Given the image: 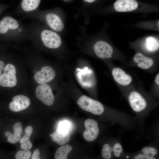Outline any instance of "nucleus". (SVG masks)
I'll return each instance as SVG.
<instances>
[{
	"label": "nucleus",
	"instance_id": "obj_8",
	"mask_svg": "<svg viewBox=\"0 0 159 159\" xmlns=\"http://www.w3.org/2000/svg\"><path fill=\"white\" fill-rule=\"evenodd\" d=\"M95 55L102 59L111 58L113 52L112 46L107 42L103 40L96 41L93 47Z\"/></svg>",
	"mask_w": 159,
	"mask_h": 159
},
{
	"label": "nucleus",
	"instance_id": "obj_1",
	"mask_svg": "<svg viewBox=\"0 0 159 159\" xmlns=\"http://www.w3.org/2000/svg\"><path fill=\"white\" fill-rule=\"evenodd\" d=\"M27 39H29V37L27 25L20 20L8 14L0 17V42Z\"/></svg>",
	"mask_w": 159,
	"mask_h": 159
},
{
	"label": "nucleus",
	"instance_id": "obj_7",
	"mask_svg": "<svg viewBox=\"0 0 159 159\" xmlns=\"http://www.w3.org/2000/svg\"><path fill=\"white\" fill-rule=\"evenodd\" d=\"M128 100L132 108L135 112H140L147 107L146 100L142 95L137 91L133 90L128 95Z\"/></svg>",
	"mask_w": 159,
	"mask_h": 159
},
{
	"label": "nucleus",
	"instance_id": "obj_28",
	"mask_svg": "<svg viewBox=\"0 0 159 159\" xmlns=\"http://www.w3.org/2000/svg\"><path fill=\"white\" fill-rule=\"evenodd\" d=\"M155 82L156 84L159 85V73H158L156 75L155 78Z\"/></svg>",
	"mask_w": 159,
	"mask_h": 159
},
{
	"label": "nucleus",
	"instance_id": "obj_20",
	"mask_svg": "<svg viewBox=\"0 0 159 159\" xmlns=\"http://www.w3.org/2000/svg\"><path fill=\"white\" fill-rule=\"evenodd\" d=\"M143 154L145 156V159H155L154 156L157 153V150L151 147H145L142 149Z\"/></svg>",
	"mask_w": 159,
	"mask_h": 159
},
{
	"label": "nucleus",
	"instance_id": "obj_30",
	"mask_svg": "<svg viewBox=\"0 0 159 159\" xmlns=\"http://www.w3.org/2000/svg\"><path fill=\"white\" fill-rule=\"evenodd\" d=\"M1 47H2V46H1V44L0 43V49H1Z\"/></svg>",
	"mask_w": 159,
	"mask_h": 159
},
{
	"label": "nucleus",
	"instance_id": "obj_11",
	"mask_svg": "<svg viewBox=\"0 0 159 159\" xmlns=\"http://www.w3.org/2000/svg\"><path fill=\"white\" fill-rule=\"evenodd\" d=\"M30 104V100L28 97L19 95L13 97L12 101L9 105V107L11 111L17 112L26 109Z\"/></svg>",
	"mask_w": 159,
	"mask_h": 159
},
{
	"label": "nucleus",
	"instance_id": "obj_5",
	"mask_svg": "<svg viewBox=\"0 0 159 159\" xmlns=\"http://www.w3.org/2000/svg\"><path fill=\"white\" fill-rule=\"evenodd\" d=\"M17 82L15 67L11 63L4 66L0 77V86L4 87H12L15 86Z\"/></svg>",
	"mask_w": 159,
	"mask_h": 159
},
{
	"label": "nucleus",
	"instance_id": "obj_3",
	"mask_svg": "<svg viewBox=\"0 0 159 159\" xmlns=\"http://www.w3.org/2000/svg\"><path fill=\"white\" fill-rule=\"evenodd\" d=\"M77 104L82 109L94 115H100L104 112V107L101 103L85 95L81 96Z\"/></svg>",
	"mask_w": 159,
	"mask_h": 159
},
{
	"label": "nucleus",
	"instance_id": "obj_15",
	"mask_svg": "<svg viewBox=\"0 0 159 159\" xmlns=\"http://www.w3.org/2000/svg\"><path fill=\"white\" fill-rule=\"evenodd\" d=\"M14 133L9 131L5 133V136L7 138V141L11 143L15 144L20 140L22 132V124L20 122L15 123L13 126Z\"/></svg>",
	"mask_w": 159,
	"mask_h": 159
},
{
	"label": "nucleus",
	"instance_id": "obj_6",
	"mask_svg": "<svg viewBox=\"0 0 159 159\" xmlns=\"http://www.w3.org/2000/svg\"><path fill=\"white\" fill-rule=\"evenodd\" d=\"M35 92L37 97L45 105L51 106L54 103V97L52 89L48 85H39L37 87Z\"/></svg>",
	"mask_w": 159,
	"mask_h": 159
},
{
	"label": "nucleus",
	"instance_id": "obj_21",
	"mask_svg": "<svg viewBox=\"0 0 159 159\" xmlns=\"http://www.w3.org/2000/svg\"><path fill=\"white\" fill-rule=\"evenodd\" d=\"M113 151V147H110L107 144H105L103 146L101 151L102 157L104 159H111L112 156L111 152Z\"/></svg>",
	"mask_w": 159,
	"mask_h": 159
},
{
	"label": "nucleus",
	"instance_id": "obj_16",
	"mask_svg": "<svg viewBox=\"0 0 159 159\" xmlns=\"http://www.w3.org/2000/svg\"><path fill=\"white\" fill-rule=\"evenodd\" d=\"M52 140L60 145L67 143L70 140V137L68 132L57 129L49 135Z\"/></svg>",
	"mask_w": 159,
	"mask_h": 159
},
{
	"label": "nucleus",
	"instance_id": "obj_13",
	"mask_svg": "<svg viewBox=\"0 0 159 159\" xmlns=\"http://www.w3.org/2000/svg\"><path fill=\"white\" fill-rule=\"evenodd\" d=\"M138 6L135 0H117L114 5L115 10L120 12L132 11L136 9Z\"/></svg>",
	"mask_w": 159,
	"mask_h": 159
},
{
	"label": "nucleus",
	"instance_id": "obj_19",
	"mask_svg": "<svg viewBox=\"0 0 159 159\" xmlns=\"http://www.w3.org/2000/svg\"><path fill=\"white\" fill-rule=\"evenodd\" d=\"M145 46L147 49L149 51H155L159 49V41L154 37H148L146 39Z\"/></svg>",
	"mask_w": 159,
	"mask_h": 159
},
{
	"label": "nucleus",
	"instance_id": "obj_26",
	"mask_svg": "<svg viewBox=\"0 0 159 159\" xmlns=\"http://www.w3.org/2000/svg\"><path fill=\"white\" fill-rule=\"evenodd\" d=\"M40 152L38 149H36L32 155V159H40Z\"/></svg>",
	"mask_w": 159,
	"mask_h": 159
},
{
	"label": "nucleus",
	"instance_id": "obj_4",
	"mask_svg": "<svg viewBox=\"0 0 159 159\" xmlns=\"http://www.w3.org/2000/svg\"><path fill=\"white\" fill-rule=\"evenodd\" d=\"M42 0H20L13 11L17 16H22L38 11Z\"/></svg>",
	"mask_w": 159,
	"mask_h": 159
},
{
	"label": "nucleus",
	"instance_id": "obj_9",
	"mask_svg": "<svg viewBox=\"0 0 159 159\" xmlns=\"http://www.w3.org/2000/svg\"><path fill=\"white\" fill-rule=\"evenodd\" d=\"M86 128L83 134L84 139L89 142L94 140L97 137L99 132L97 122L95 120L88 119L84 122Z\"/></svg>",
	"mask_w": 159,
	"mask_h": 159
},
{
	"label": "nucleus",
	"instance_id": "obj_24",
	"mask_svg": "<svg viewBox=\"0 0 159 159\" xmlns=\"http://www.w3.org/2000/svg\"><path fill=\"white\" fill-rule=\"evenodd\" d=\"M58 129L64 131H68L70 129V124L69 123L66 121L60 122L58 125Z\"/></svg>",
	"mask_w": 159,
	"mask_h": 159
},
{
	"label": "nucleus",
	"instance_id": "obj_10",
	"mask_svg": "<svg viewBox=\"0 0 159 159\" xmlns=\"http://www.w3.org/2000/svg\"><path fill=\"white\" fill-rule=\"evenodd\" d=\"M56 75L54 70L51 67L45 66L36 72L34 76L35 81L39 84H44L52 80Z\"/></svg>",
	"mask_w": 159,
	"mask_h": 159
},
{
	"label": "nucleus",
	"instance_id": "obj_12",
	"mask_svg": "<svg viewBox=\"0 0 159 159\" xmlns=\"http://www.w3.org/2000/svg\"><path fill=\"white\" fill-rule=\"evenodd\" d=\"M112 74L115 80L122 86L128 85L132 81L131 76L127 74L124 70L119 67L114 68L112 70Z\"/></svg>",
	"mask_w": 159,
	"mask_h": 159
},
{
	"label": "nucleus",
	"instance_id": "obj_18",
	"mask_svg": "<svg viewBox=\"0 0 159 159\" xmlns=\"http://www.w3.org/2000/svg\"><path fill=\"white\" fill-rule=\"evenodd\" d=\"M72 149L71 145H66L60 147L55 152V159H67L68 155Z\"/></svg>",
	"mask_w": 159,
	"mask_h": 159
},
{
	"label": "nucleus",
	"instance_id": "obj_17",
	"mask_svg": "<svg viewBox=\"0 0 159 159\" xmlns=\"http://www.w3.org/2000/svg\"><path fill=\"white\" fill-rule=\"evenodd\" d=\"M32 127L29 126L26 128L24 136L19 140V143L21 144V148L26 150H29L32 147V144L29 140L33 132Z\"/></svg>",
	"mask_w": 159,
	"mask_h": 159
},
{
	"label": "nucleus",
	"instance_id": "obj_23",
	"mask_svg": "<svg viewBox=\"0 0 159 159\" xmlns=\"http://www.w3.org/2000/svg\"><path fill=\"white\" fill-rule=\"evenodd\" d=\"M113 151L115 155L117 157H119L120 155V153H122L123 149L121 145L117 143L115 144L113 147Z\"/></svg>",
	"mask_w": 159,
	"mask_h": 159
},
{
	"label": "nucleus",
	"instance_id": "obj_14",
	"mask_svg": "<svg viewBox=\"0 0 159 159\" xmlns=\"http://www.w3.org/2000/svg\"><path fill=\"white\" fill-rule=\"evenodd\" d=\"M133 60L135 63L137 64V65L139 68L144 69L150 68L154 64L153 59L145 56L140 52L137 53L135 55Z\"/></svg>",
	"mask_w": 159,
	"mask_h": 159
},
{
	"label": "nucleus",
	"instance_id": "obj_27",
	"mask_svg": "<svg viewBox=\"0 0 159 159\" xmlns=\"http://www.w3.org/2000/svg\"><path fill=\"white\" fill-rule=\"evenodd\" d=\"M97 0H82L84 6H87V5L92 4Z\"/></svg>",
	"mask_w": 159,
	"mask_h": 159
},
{
	"label": "nucleus",
	"instance_id": "obj_29",
	"mask_svg": "<svg viewBox=\"0 0 159 159\" xmlns=\"http://www.w3.org/2000/svg\"><path fill=\"white\" fill-rule=\"evenodd\" d=\"M70 0H63V1H70Z\"/></svg>",
	"mask_w": 159,
	"mask_h": 159
},
{
	"label": "nucleus",
	"instance_id": "obj_2",
	"mask_svg": "<svg viewBox=\"0 0 159 159\" xmlns=\"http://www.w3.org/2000/svg\"><path fill=\"white\" fill-rule=\"evenodd\" d=\"M67 15L60 8L40 10L22 16L23 19H30L38 21L47 28L61 35L65 31Z\"/></svg>",
	"mask_w": 159,
	"mask_h": 159
},
{
	"label": "nucleus",
	"instance_id": "obj_25",
	"mask_svg": "<svg viewBox=\"0 0 159 159\" xmlns=\"http://www.w3.org/2000/svg\"><path fill=\"white\" fill-rule=\"evenodd\" d=\"M9 4H4L0 3V16L10 7Z\"/></svg>",
	"mask_w": 159,
	"mask_h": 159
},
{
	"label": "nucleus",
	"instance_id": "obj_22",
	"mask_svg": "<svg viewBox=\"0 0 159 159\" xmlns=\"http://www.w3.org/2000/svg\"><path fill=\"white\" fill-rule=\"evenodd\" d=\"M31 155V151L28 150H20L16 153L15 158L16 159H29Z\"/></svg>",
	"mask_w": 159,
	"mask_h": 159
},
{
	"label": "nucleus",
	"instance_id": "obj_31",
	"mask_svg": "<svg viewBox=\"0 0 159 159\" xmlns=\"http://www.w3.org/2000/svg\"><path fill=\"white\" fill-rule=\"evenodd\" d=\"M127 158H128V156L127 157Z\"/></svg>",
	"mask_w": 159,
	"mask_h": 159
}]
</instances>
